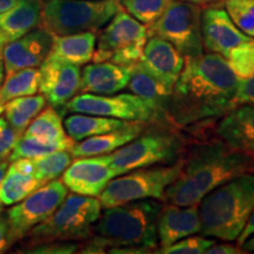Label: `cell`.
Instances as JSON below:
<instances>
[{
	"instance_id": "obj_8",
	"label": "cell",
	"mask_w": 254,
	"mask_h": 254,
	"mask_svg": "<svg viewBox=\"0 0 254 254\" xmlns=\"http://www.w3.org/2000/svg\"><path fill=\"white\" fill-rule=\"evenodd\" d=\"M182 166L183 157L171 165L135 168L113 178L98 196L101 207L109 208L148 198L164 201L165 190L179 177Z\"/></svg>"
},
{
	"instance_id": "obj_40",
	"label": "cell",
	"mask_w": 254,
	"mask_h": 254,
	"mask_svg": "<svg viewBox=\"0 0 254 254\" xmlns=\"http://www.w3.org/2000/svg\"><path fill=\"white\" fill-rule=\"evenodd\" d=\"M206 253L208 254H239V253H245L244 251H241L239 246H233L231 244H214L213 246H211L206 251Z\"/></svg>"
},
{
	"instance_id": "obj_51",
	"label": "cell",
	"mask_w": 254,
	"mask_h": 254,
	"mask_svg": "<svg viewBox=\"0 0 254 254\" xmlns=\"http://www.w3.org/2000/svg\"><path fill=\"white\" fill-rule=\"evenodd\" d=\"M44 1H47V0H44Z\"/></svg>"
},
{
	"instance_id": "obj_17",
	"label": "cell",
	"mask_w": 254,
	"mask_h": 254,
	"mask_svg": "<svg viewBox=\"0 0 254 254\" xmlns=\"http://www.w3.org/2000/svg\"><path fill=\"white\" fill-rule=\"evenodd\" d=\"M165 86L172 90L185 65V57L170 41L151 36L146 41L144 52L138 62Z\"/></svg>"
},
{
	"instance_id": "obj_26",
	"label": "cell",
	"mask_w": 254,
	"mask_h": 254,
	"mask_svg": "<svg viewBox=\"0 0 254 254\" xmlns=\"http://www.w3.org/2000/svg\"><path fill=\"white\" fill-rule=\"evenodd\" d=\"M133 122H126L109 117L92 116V114L74 113L67 117L64 122V127L69 138L75 142L93 135L116 131L123 128Z\"/></svg>"
},
{
	"instance_id": "obj_9",
	"label": "cell",
	"mask_w": 254,
	"mask_h": 254,
	"mask_svg": "<svg viewBox=\"0 0 254 254\" xmlns=\"http://www.w3.org/2000/svg\"><path fill=\"white\" fill-rule=\"evenodd\" d=\"M147 39V26L122 8L101 31L92 60L132 67L140 60Z\"/></svg>"
},
{
	"instance_id": "obj_6",
	"label": "cell",
	"mask_w": 254,
	"mask_h": 254,
	"mask_svg": "<svg viewBox=\"0 0 254 254\" xmlns=\"http://www.w3.org/2000/svg\"><path fill=\"white\" fill-rule=\"evenodd\" d=\"M122 8L114 0H47L43 5L40 27L52 36L95 32Z\"/></svg>"
},
{
	"instance_id": "obj_14",
	"label": "cell",
	"mask_w": 254,
	"mask_h": 254,
	"mask_svg": "<svg viewBox=\"0 0 254 254\" xmlns=\"http://www.w3.org/2000/svg\"><path fill=\"white\" fill-rule=\"evenodd\" d=\"M201 36L206 52L226 59L232 50L253 39L236 26L224 6L211 4L201 9Z\"/></svg>"
},
{
	"instance_id": "obj_3",
	"label": "cell",
	"mask_w": 254,
	"mask_h": 254,
	"mask_svg": "<svg viewBox=\"0 0 254 254\" xmlns=\"http://www.w3.org/2000/svg\"><path fill=\"white\" fill-rule=\"evenodd\" d=\"M163 207V200L148 198L105 208L81 253H103L113 247L157 249V220Z\"/></svg>"
},
{
	"instance_id": "obj_28",
	"label": "cell",
	"mask_w": 254,
	"mask_h": 254,
	"mask_svg": "<svg viewBox=\"0 0 254 254\" xmlns=\"http://www.w3.org/2000/svg\"><path fill=\"white\" fill-rule=\"evenodd\" d=\"M23 135L52 142H66L72 140L66 134L62 116L52 106L41 111L36 118L32 120Z\"/></svg>"
},
{
	"instance_id": "obj_7",
	"label": "cell",
	"mask_w": 254,
	"mask_h": 254,
	"mask_svg": "<svg viewBox=\"0 0 254 254\" xmlns=\"http://www.w3.org/2000/svg\"><path fill=\"white\" fill-rule=\"evenodd\" d=\"M184 148L183 136L174 129L153 128L110 153L111 165L118 177L135 168L176 163Z\"/></svg>"
},
{
	"instance_id": "obj_45",
	"label": "cell",
	"mask_w": 254,
	"mask_h": 254,
	"mask_svg": "<svg viewBox=\"0 0 254 254\" xmlns=\"http://www.w3.org/2000/svg\"><path fill=\"white\" fill-rule=\"evenodd\" d=\"M2 49L4 46L0 45V86H1L2 81L5 79V66H4V59H2Z\"/></svg>"
},
{
	"instance_id": "obj_19",
	"label": "cell",
	"mask_w": 254,
	"mask_h": 254,
	"mask_svg": "<svg viewBox=\"0 0 254 254\" xmlns=\"http://www.w3.org/2000/svg\"><path fill=\"white\" fill-rule=\"evenodd\" d=\"M200 231L201 221L198 204L190 206L167 204L158 215L157 232L160 250Z\"/></svg>"
},
{
	"instance_id": "obj_2",
	"label": "cell",
	"mask_w": 254,
	"mask_h": 254,
	"mask_svg": "<svg viewBox=\"0 0 254 254\" xmlns=\"http://www.w3.org/2000/svg\"><path fill=\"white\" fill-rule=\"evenodd\" d=\"M252 155L232 150L218 140L200 142L183 154L179 177L165 190L164 201L177 206L199 204L211 190L250 173Z\"/></svg>"
},
{
	"instance_id": "obj_27",
	"label": "cell",
	"mask_w": 254,
	"mask_h": 254,
	"mask_svg": "<svg viewBox=\"0 0 254 254\" xmlns=\"http://www.w3.org/2000/svg\"><path fill=\"white\" fill-rule=\"evenodd\" d=\"M46 99L43 94L19 97L4 104V118L15 131L24 134L25 129L41 111L45 109Z\"/></svg>"
},
{
	"instance_id": "obj_50",
	"label": "cell",
	"mask_w": 254,
	"mask_h": 254,
	"mask_svg": "<svg viewBox=\"0 0 254 254\" xmlns=\"http://www.w3.org/2000/svg\"><path fill=\"white\" fill-rule=\"evenodd\" d=\"M114 1H118V2H120V0H114Z\"/></svg>"
},
{
	"instance_id": "obj_46",
	"label": "cell",
	"mask_w": 254,
	"mask_h": 254,
	"mask_svg": "<svg viewBox=\"0 0 254 254\" xmlns=\"http://www.w3.org/2000/svg\"><path fill=\"white\" fill-rule=\"evenodd\" d=\"M185 1L193 2L196 5H209V4H218V2H222L224 0H185Z\"/></svg>"
},
{
	"instance_id": "obj_18",
	"label": "cell",
	"mask_w": 254,
	"mask_h": 254,
	"mask_svg": "<svg viewBox=\"0 0 254 254\" xmlns=\"http://www.w3.org/2000/svg\"><path fill=\"white\" fill-rule=\"evenodd\" d=\"M215 126L219 140L232 150L254 154V105L243 104L234 106Z\"/></svg>"
},
{
	"instance_id": "obj_10",
	"label": "cell",
	"mask_w": 254,
	"mask_h": 254,
	"mask_svg": "<svg viewBox=\"0 0 254 254\" xmlns=\"http://www.w3.org/2000/svg\"><path fill=\"white\" fill-rule=\"evenodd\" d=\"M148 37L158 36L170 41L185 58L204 53L201 36V8L185 0H172L153 24L147 26Z\"/></svg>"
},
{
	"instance_id": "obj_23",
	"label": "cell",
	"mask_w": 254,
	"mask_h": 254,
	"mask_svg": "<svg viewBox=\"0 0 254 254\" xmlns=\"http://www.w3.org/2000/svg\"><path fill=\"white\" fill-rule=\"evenodd\" d=\"M95 44L97 34L92 31L53 36L52 46L46 58L63 60L78 66L85 65L93 59Z\"/></svg>"
},
{
	"instance_id": "obj_31",
	"label": "cell",
	"mask_w": 254,
	"mask_h": 254,
	"mask_svg": "<svg viewBox=\"0 0 254 254\" xmlns=\"http://www.w3.org/2000/svg\"><path fill=\"white\" fill-rule=\"evenodd\" d=\"M75 144L74 140H69L66 142H52L39 140L32 136L21 135L18 144L15 145L14 150L9 155V161L17 160L20 158H37L41 155L50 154L52 152L62 150H71L72 146Z\"/></svg>"
},
{
	"instance_id": "obj_32",
	"label": "cell",
	"mask_w": 254,
	"mask_h": 254,
	"mask_svg": "<svg viewBox=\"0 0 254 254\" xmlns=\"http://www.w3.org/2000/svg\"><path fill=\"white\" fill-rule=\"evenodd\" d=\"M172 0H120V5L128 14L150 26L157 21Z\"/></svg>"
},
{
	"instance_id": "obj_5",
	"label": "cell",
	"mask_w": 254,
	"mask_h": 254,
	"mask_svg": "<svg viewBox=\"0 0 254 254\" xmlns=\"http://www.w3.org/2000/svg\"><path fill=\"white\" fill-rule=\"evenodd\" d=\"M101 204L97 196L77 193L66 195L55 213L32 228L27 245L52 241L87 240L101 214Z\"/></svg>"
},
{
	"instance_id": "obj_1",
	"label": "cell",
	"mask_w": 254,
	"mask_h": 254,
	"mask_svg": "<svg viewBox=\"0 0 254 254\" xmlns=\"http://www.w3.org/2000/svg\"><path fill=\"white\" fill-rule=\"evenodd\" d=\"M240 78L228 60L206 53L185 58V65L171 92L166 120L176 127L220 118L233 109Z\"/></svg>"
},
{
	"instance_id": "obj_13",
	"label": "cell",
	"mask_w": 254,
	"mask_h": 254,
	"mask_svg": "<svg viewBox=\"0 0 254 254\" xmlns=\"http://www.w3.org/2000/svg\"><path fill=\"white\" fill-rule=\"evenodd\" d=\"M116 171L111 165V155L75 158L62 174L65 186L73 193L88 196H99L113 178Z\"/></svg>"
},
{
	"instance_id": "obj_34",
	"label": "cell",
	"mask_w": 254,
	"mask_h": 254,
	"mask_svg": "<svg viewBox=\"0 0 254 254\" xmlns=\"http://www.w3.org/2000/svg\"><path fill=\"white\" fill-rule=\"evenodd\" d=\"M228 64L240 79L254 75V39L241 44L232 50L228 56Z\"/></svg>"
},
{
	"instance_id": "obj_24",
	"label": "cell",
	"mask_w": 254,
	"mask_h": 254,
	"mask_svg": "<svg viewBox=\"0 0 254 254\" xmlns=\"http://www.w3.org/2000/svg\"><path fill=\"white\" fill-rule=\"evenodd\" d=\"M43 5L41 0H18L13 7L0 13V30L8 41L40 27Z\"/></svg>"
},
{
	"instance_id": "obj_36",
	"label": "cell",
	"mask_w": 254,
	"mask_h": 254,
	"mask_svg": "<svg viewBox=\"0 0 254 254\" xmlns=\"http://www.w3.org/2000/svg\"><path fill=\"white\" fill-rule=\"evenodd\" d=\"M79 249H81L78 244L71 243V241H52V243H40L34 245H26L18 252L21 253H58L67 254L74 253Z\"/></svg>"
},
{
	"instance_id": "obj_25",
	"label": "cell",
	"mask_w": 254,
	"mask_h": 254,
	"mask_svg": "<svg viewBox=\"0 0 254 254\" xmlns=\"http://www.w3.org/2000/svg\"><path fill=\"white\" fill-rule=\"evenodd\" d=\"M127 87L131 93L147 101L157 112L159 119L167 122L166 110L172 90L165 86L139 63L131 67V78Z\"/></svg>"
},
{
	"instance_id": "obj_33",
	"label": "cell",
	"mask_w": 254,
	"mask_h": 254,
	"mask_svg": "<svg viewBox=\"0 0 254 254\" xmlns=\"http://www.w3.org/2000/svg\"><path fill=\"white\" fill-rule=\"evenodd\" d=\"M222 4L236 26L254 38V0H224Z\"/></svg>"
},
{
	"instance_id": "obj_41",
	"label": "cell",
	"mask_w": 254,
	"mask_h": 254,
	"mask_svg": "<svg viewBox=\"0 0 254 254\" xmlns=\"http://www.w3.org/2000/svg\"><path fill=\"white\" fill-rule=\"evenodd\" d=\"M253 234H254V208H253L252 213H251V215H250L249 220H247L245 228H244L243 232H241V234L238 237V239L236 240L238 243V246L240 247L247 239H249L250 237H252Z\"/></svg>"
},
{
	"instance_id": "obj_30",
	"label": "cell",
	"mask_w": 254,
	"mask_h": 254,
	"mask_svg": "<svg viewBox=\"0 0 254 254\" xmlns=\"http://www.w3.org/2000/svg\"><path fill=\"white\" fill-rule=\"evenodd\" d=\"M34 174L41 185L58 179L72 163L73 157L68 150L52 152L41 157L31 158Z\"/></svg>"
},
{
	"instance_id": "obj_4",
	"label": "cell",
	"mask_w": 254,
	"mask_h": 254,
	"mask_svg": "<svg viewBox=\"0 0 254 254\" xmlns=\"http://www.w3.org/2000/svg\"><path fill=\"white\" fill-rule=\"evenodd\" d=\"M198 206L201 236L236 241L254 208V174L228 180L206 194Z\"/></svg>"
},
{
	"instance_id": "obj_44",
	"label": "cell",
	"mask_w": 254,
	"mask_h": 254,
	"mask_svg": "<svg viewBox=\"0 0 254 254\" xmlns=\"http://www.w3.org/2000/svg\"><path fill=\"white\" fill-rule=\"evenodd\" d=\"M18 0H0V13L6 12L7 9L13 7Z\"/></svg>"
},
{
	"instance_id": "obj_47",
	"label": "cell",
	"mask_w": 254,
	"mask_h": 254,
	"mask_svg": "<svg viewBox=\"0 0 254 254\" xmlns=\"http://www.w3.org/2000/svg\"><path fill=\"white\" fill-rule=\"evenodd\" d=\"M8 43V39H7V37L5 36L4 34V32H2L1 30H0V45H2V46H5L6 44Z\"/></svg>"
},
{
	"instance_id": "obj_21",
	"label": "cell",
	"mask_w": 254,
	"mask_h": 254,
	"mask_svg": "<svg viewBox=\"0 0 254 254\" xmlns=\"http://www.w3.org/2000/svg\"><path fill=\"white\" fill-rule=\"evenodd\" d=\"M43 186L34 174L31 158H20L11 161L0 187V202L11 206L30 195Z\"/></svg>"
},
{
	"instance_id": "obj_42",
	"label": "cell",
	"mask_w": 254,
	"mask_h": 254,
	"mask_svg": "<svg viewBox=\"0 0 254 254\" xmlns=\"http://www.w3.org/2000/svg\"><path fill=\"white\" fill-rule=\"evenodd\" d=\"M11 161H9V159H4V160H0V187H1V183L2 180H4V177H5V173L6 171H7V167ZM2 206L1 202H0V213L2 212Z\"/></svg>"
},
{
	"instance_id": "obj_48",
	"label": "cell",
	"mask_w": 254,
	"mask_h": 254,
	"mask_svg": "<svg viewBox=\"0 0 254 254\" xmlns=\"http://www.w3.org/2000/svg\"><path fill=\"white\" fill-rule=\"evenodd\" d=\"M250 173L254 174V154L252 155V159H251V164H250Z\"/></svg>"
},
{
	"instance_id": "obj_11",
	"label": "cell",
	"mask_w": 254,
	"mask_h": 254,
	"mask_svg": "<svg viewBox=\"0 0 254 254\" xmlns=\"http://www.w3.org/2000/svg\"><path fill=\"white\" fill-rule=\"evenodd\" d=\"M64 107L71 113L109 117L126 122L153 123L160 120L147 101L133 93L116 95L81 93L74 95Z\"/></svg>"
},
{
	"instance_id": "obj_39",
	"label": "cell",
	"mask_w": 254,
	"mask_h": 254,
	"mask_svg": "<svg viewBox=\"0 0 254 254\" xmlns=\"http://www.w3.org/2000/svg\"><path fill=\"white\" fill-rule=\"evenodd\" d=\"M14 243L17 241L12 234L7 218L6 215H1L0 213V253L7 252Z\"/></svg>"
},
{
	"instance_id": "obj_16",
	"label": "cell",
	"mask_w": 254,
	"mask_h": 254,
	"mask_svg": "<svg viewBox=\"0 0 254 254\" xmlns=\"http://www.w3.org/2000/svg\"><path fill=\"white\" fill-rule=\"evenodd\" d=\"M52 41V34L41 27L8 41L2 49L5 74L23 68L39 67L49 55Z\"/></svg>"
},
{
	"instance_id": "obj_49",
	"label": "cell",
	"mask_w": 254,
	"mask_h": 254,
	"mask_svg": "<svg viewBox=\"0 0 254 254\" xmlns=\"http://www.w3.org/2000/svg\"><path fill=\"white\" fill-rule=\"evenodd\" d=\"M2 112H4V105L0 104V116H1Z\"/></svg>"
},
{
	"instance_id": "obj_12",
	"label": "cell",
	"mask_w": 254,
	"mask_h": 254,
	"mask_svg": "<svg viewBox=\"0 0 254 254\" xmlns=\"http://www.w3.org/2000/svg\"><path fill=\"white\" fill-rule=\"evenodd\" d=\"M67 192L68 189L63 180L55 179L40 186L9 208L6 212V218L15 241L26 238L32 228L55 213L66 198Z\"/></svg>"
},
{
	"instance_id": "obj_43",
	"label": "cell",
	"mask_w": 254,
	"mask_h": 254,
	"mask_svg": "<svg viewBox=\"0 0 254 254\" xmlns=\"http://www.w3.org/2000/svg\"><path fill=\"white\" fill-rule=\"evenodd\" d=\"M241 250H244V252H254V234L252 237H250L243 245L240 246Z\"/></svg>"
},
{
	"instance_id": "obj_15",
	"label": "cell",
	"mask_w": 254,
	"mask_h": 254,
	"mask_svg": "<svg viewBox=\"0 0 254 254\" xmlns=\"http://www.w3.org/2000/svg\"><path fill=\"white\" fill-rule=\"evenodd\" d=\"M39 67V91L51 106L64 107L77 95L80 86V66L46 58Z\"/></svg>"
},
{
	"instance_id": "obj_35",
	"label": "cell",
	"mask_w": 254,
	"mask_h": 254,
	"mask_svg": "<svg viewBox=\"0 0 254 254\" xmlns=\"http://www.w3.org/2000/svg\"><path fill=\"white\" fill-rule=\"evenodd\" d=\"M217 243L213 238L204 236H190L176 241L172 245L161 249L157 253L164 254H202L206 253L209 247Z\"/></svg>"
},
{
	"instance_id": "obj_37",
	"label": "cell",
	"mask_w": 254,
	"mask_h": 254,
	"mask_svg": "<svg viewBox=\"0 0 254 254\" xmlns=\"http://www.w3.org/2000/svg\"><path fill=\"white\" fill-rule=\"evenodd\" d=\"M21 133L12 127L6 122L5 118L0 116V160L9 159L12 151L21 138Z\"/></svg>"
},
{
	"instance_id": "obj_22",
	"label": "cell",
	"mask_w": 254,
	"mask_h": 254,
	"mask_svg": "<svg viewBox=\"0 0 254 254\" xmlns=\"http://www.w3.org/2000/svg\"><path fill=\"white\" fill-rule=\"evenodd\" d=\"M146 123L133 122L129 125L116 129V131L82 139V140L75 142L69 152L74 159L110 154L123 147L127 142L135 139L142 132V127Z\"/></svg>"
},
{
	"instance_id": "obj_38",
	"label": "cell",
	"mask_w": 254,
	"mask_h": 254,
	"mask_svg": "<svg viewBox=\"0 0 254 254\" xmlns=\"http://www.w3.org/2000/svg\"><path fill=\"white\" fill-rule=\"evenodd\" d=\"M243 104L254 105V75L240 79L238 84L236 95L233 98V107Z\"/></svg>"
},
{
	"instance_id": "obj_29",
	"label": "cell",
	"mask_w": 254,
	"mask_h": 254,
	"mask_svg": "<svg viewBox=\"0 0 254 254\" xmlns=\"http://www.w3.org/2000/svg\"><path fill=\"white\" fill-rule=\"evenodd\" d=\"M40 72L38 67L23 68L5 74V79L0 86V104L19 97L37 94L39 91Z\"/></svg>"
},
{
	"instance_id": "obj_20",
	"label": "cell",
	"mask_w": 254,
	"mask_h": 254,
	"mask_svg": "<svg viewBox=\"0 0 254 254\" xmlns=\"http://www.w3.org/2000/svg\"><path fill=\"white\" fill-rule=\"evenodd\" d=\"M131 78V67L116 65L111 62L93 63L81 71L80 93L111 95L127 87Z\"/></svg>"
}]
</instances>
